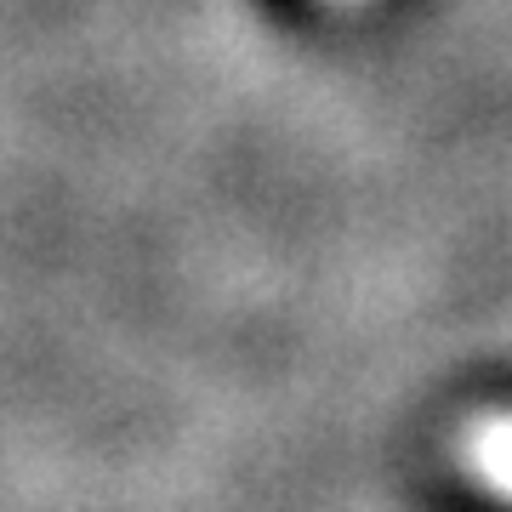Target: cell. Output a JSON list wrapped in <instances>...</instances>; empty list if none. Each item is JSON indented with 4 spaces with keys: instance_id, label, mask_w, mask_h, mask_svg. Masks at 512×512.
<instances>
[{
    "instance_id": "6da1fadb",
    "label": "cell",
    "mask_w": 512,
    "mask_h": 512,
    "mask_svg": "<svg viewBox=\"0 0 512 512\" xmlns=\"http://www.w3.org/2000/svg\"><path fill=\"white\" fill-rule=\"evenodd\" d=\"M456 456H461V473L490 501L512 507V410H490V416L467 421Z\"/></svg>"
}]
</instances>
